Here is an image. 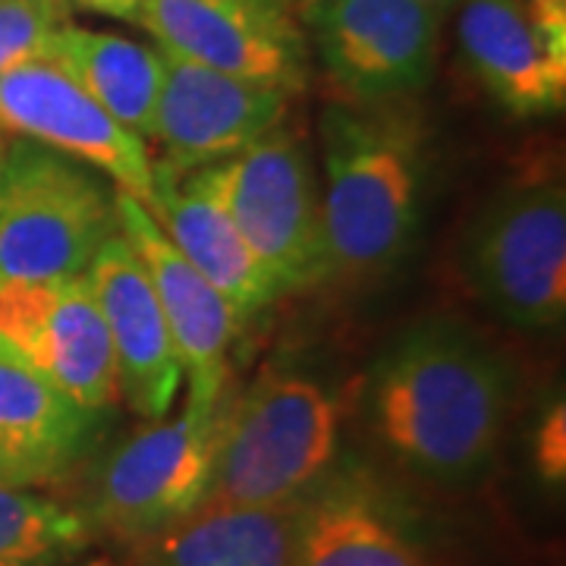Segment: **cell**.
<instances>
[{
  "instance_id": "cell-28",
  "label": "cell",
  "mask_w": 566,
  "mask_h": 566,
  "mask_svg": "<svg viewBox=\"0 0 566 566\" xmlns=\"http://www.w3.org/2000/svg\"><path fill=\"white\" fill-rule=\"evenodd\" d=\"M422 3H428V7H431V10H438V13H447V10L460 7L463 0H422Z\"/></svg>"
},
{
  "instance_id": "cell-21",
  "label": "cell",
  "mask_w": 566,
  "mask_h": 566,
  "mask_svg": "<svg viewBox=\"0 0 566 566\" xmlns=\"http://www.w3.org/2000/svg\"><path fill=\"white\" fill-rule=\"evenodd\" d=\"M95 542L85 510L32 488L0 485V566H54L82 557Z\"/></svg>"
},
{
  "instance_id": "cell-2",
  "label": "cell",
  "mask_w": 566,
  "mask_h": 566,
  "mask_svg": "<svg viewBox=\"0 0 566 566\" xmlns=\"http://www.w3.org/2000/svg\"><path fill=\"white\" fill-rule=\"evenodd\" d=\"M327 274L381 277L409 252L422 218L424 133L394 104L334 102L318 117Z\"/></svg>"
},
{
  "instance_id": "cell-5",
  "label": "cell",
  "mask_w": 566,
  "mask_h": 566,
  "mask_svg": "<svg viewBox=\"0 0 566 566\" xmlns=\"http://www.w3.org/2000/svg\"><path fill=\"white\" fill-rule=\"evenodd\" d=\"M205 174L281 293L327 277L315 161L293 123L283 120L233 158L208 164Z\"/></svg>"
},
{
  "instance_id": "cell-24",
  "label": "cell",
  "mask_w": 566,
  "mask_h": 566,
  "mask_svg": "<svg viewBox=\"0 0 566 566\" xmlns=\"http://www.w3.org/2000/svg\"><path fill=\"white\" fill-rule=\"evenodd\" d=\"M51 482V475L35 465L32 460H25L20 453H13L10 447L0 444V485L10 488H35Z\"/></svg>"
},
{
  "instance_id": "cell-3",
  "label": "cell",
  "mask_w": 566,
  "mask_h": 566,
  "mask_svg": "<svg viewBox=\"0 0 566 566\" xmlns=\"http://www.w3.org/2000/svg\"><path fill=\"white\" fill-rule=\"evenodd\" d=\"M344 406L334 390L290 365H268L230 397L221 453L205 504H300L337 463Z\"/></svg>"
},
{
  "instance_id": "cell-29",
  "label": "cell",
  "mask_w": 566,
  "mask_h": 566,
  "mask_svg": "<svg viewBox=\"0 0 566 566\" xmlns=\"http://www.w3.org/2000/svg\"><path fill=\"white\" fill-rule=\"evenodd\" d=\"M54 566H107V564H76V560H66V564H54Z\"/></svg>"
},
{
  "instance_id": "cell-9",
  "label": "cell",
  "mask_w": 566,
  "mask_h": 566,
  "mask_svg": "<svg viewBox=\"0 0 566 566\" xmlns=\"http://www.w3.org/2000/svg\"><path fill=\"white\" fill-rule=\"evenodd\" d=\"M139 29L182 61L300 95L308 39L283 0H145Z\"/></svg>"
},
{
  "instance_id": "cell-17",
  "label": "cell",
  "mask_w": 566,
  "mask_h": 566,
  "mask_svg": "<svg viewBox=\"0 0 566 566\" xmlns=\"http://www.w3.org/2000/svg\"><path fill=\"white\" fill-rule=\"evenodd\" d=\"M293 566H428L371 479L327 472L296 504Z\"/></svg>"
},
{
  "instance_id": "cell-19",
  "label": "cell",
  "mask_w": 566,
  "mask_h": 566,
  "mask_svg": "<svg viewBox=\"0 0 566 566\" xmlns=\"http://www.w3.org/2000/svg\"><path fill=\"white\" fill-rule=\"evenodd\" d=\"M44 61L57 63L92 102L102 104L139 139L148 136L164 82V54L158 44L70 20L51 39Z\"/></svg>"
},
{
  "instance_id": "cell-13",
  "label": "cell",
  "mask_w": 566,
  "mask_h": 566,
  "mask_svg": "<svg viewBox=\"0 0 566 566\" xmlns=\"http://www.w3.org/2000/svg\"><path fill=\"white\" fill-rule=\"evenodd\" d=\"M114 214L117 233L136 252L155 286L180 356L182 381L189 387L186 403L205 409L218 406L227 397V349L243 322L221 293L182 259L180 249L167 240L161 223L151 218V211L139 199L114 189Z\"/></svg>"
},
{
  "instance_id": "cell-15",
  "label": "cell",
  "mask_w": 566,
  "mask_h": 566,
  "mask_svg": "<svg viewBox=\"0 0 566 566\" xmlns=\"http://www.w3.org/2000/svg\"><path fill=\"white\" fill-rule=\"evenodd\" d=\"M148 211L182 259L230 303L240 322L259 315L281 296V286L245 245L205 167L170 174L155 164V199Z\"/></svg>"
},
{
  "instance_id": "cell-16",
  "label": "cell",
  "mask_w": 566,
  "mask_h": 566,
  "mask_svg": "<svg viewBox=\"0 0 566 566\" xmlns=\"http://www.w3.org/2000/svg\"><path fill=\"white\" fill-rule=\"evenodd\" d=\"M457 39L475 80L516 117L557 114L566 104V48L554 44L520 0H463Z\"/></svg>"
},
{
  "instance_id": "cell-14",
  "label": "cell",
  "mask_w": 566,
  "mask_h": 566,
  "mask_svg": "<svg viewBox=\"0 0 566 566\" xmlns=\"http://www.w3.org/2000/svg\"><path fill=\"white\" fill-rule=\"evenodd\" d=\"M85 274L114 349L120 397L148 422L167 419L180 397L182 365L145 268L120 233H114Z\"/></svg>"
},
{
  "instance_id": "cell-10",
  "label": "cell",
  "mask_w": 566,
  "mask_h": 566,
  "mask_svg": "<svg viewBox=\"0 0 566 566\" xmlns=\"http://www.w3.org/2000/svg\"><path fill=\"white\" fill-rule=\"evenodd\" d=\"M0 133L85 164L151 208L155 161L145 139L92 102L57 63L41 57L0 73Z\"/></svg>"
},
{
  "instance_id": "cell-6",
  "label": "cell",
  "mask_w": 566,
  "mask_h": 566,
  "mask_svg": "<svg viewBox=\"0 0 566 566\" xmlns=\"http://www.w3.org/2000/svg\"><path fill=\"white\" fill-rule=\"evenodd\" d=\"M227 403H186L177 419L148 422L111 450L92 491V526L145 542L196 513L214 482Z\"/></svg>"
},
{
  "instance_id": "cell-7",
  "label": "cell",
  "mask_w": 566,
  "mask_h": 566,
  "mask_svg": "<svg viewBox=\"0 0 566 566\" xmlns=\"http://www.w3.org/2000/svg\"><path fill=\"white\" fill-rule=\"evenodd\" d=\"M465 277L485 305L520 331H551L566 315V192L520 182L475 218L463 249Z\"/></svg>"
},
{
  "instance_id": "cell-1",
  "label": "cell",
  "mask_w": 566,
  "mask_h": 566,
  "mask_svg": "<svg viewBox=\"0 0 566 566\" xmlns=\"http://www.w3.org/2000/svg\"><path fill=\"white\" fill-rule=\"evenodd\" d=\"M513 403L506 359L457 322H422L375 359L365 422L406 472L465 485L485 472Z\"/></svg>"
},
{
  "instance_id": "cell-18",
  "label": "cell",
  "mask_w": 566,
  "mask_h": 566,
  "mask_svg": "<svg viewBox=\"0 0 566 566\" xmlns=\"http://www.w3.org/2000/svg\"><path fill=\"white\" fill-rule=\"evenodd\" d=\"M296 504H202L139 542L142 566H293Z\"/></svg>"
},
{
  "instance_id": "cell-8",
  "label": "cell",
  "mask_w": 566,
  "mask_h": 566,
  "mask_svg": "<svg viewBox=\"0 0 566 566\" xmlns=\"http://www.w3.org/2000/svg\"><path fill=\"white\" fill-rule=\"evenodd\" d=\"M441 22L444 13L422 0H327L303 29L349 102L394 104L434 80Z\"/></svg>"
},
{
  "instance_id": "cell-30",
  "label": "cell",
  "mask_w": 566,
  "mask_h": 566,
  "mask_svg": "<svg viewBox=\"0 0 566 566\" xmlns=\"http://www.w3.org/2000/svg\"><path fill=\"white\" fill-rule=\"evenodd\" d=\"M0 151H3V148H0Z\"/></svg>"
},
{
  "instance_id": "cell-23",
  "label": "cell",
  "mask_w": 566,
  "mask_h": 566,
  "mask_svg": "<svg viewBox=\"0 0 566 566\" xmlns=\"http://www.w3.org/2000/svg\"><path fill=\"white\" fill-rule=\"evenodd\" d=\"M535 463L547 482H564L566 475V419L564 403H557L545 416L538 428V444H535Z\"/></svg>"
},
{
  "instance_id": "cell-11",
  "label": "cell",
  "mask_w": 566,
  "mask_h": 566,
  "mask_svg": "<svg viewBox=\"0 0 566 566\" xmlns=\"http://www.w3.org/2000/svg\"><path fill=\"white\" fill-rule=\"evenodd\" d=\"M0 337L82 409L102 416L120 400L114 349L85 271L0 283Z\"/></svg>"
},
{
  "instance_id": "cell-20",
  "label": "cell",
  "mask_w": 566,
  "mask_h": 566,
  "mask_svg": "<svg viewBox=\"0 0 566 566\" xmlns=\"http://www.w3.org/2000/svg\"><path fill=\"white\" fill-rule=\"evenodd\" d=\"M98 416L70 400L0 337V444L57 479L80 460Z\"/></svg>"
},
{
  "instance_id": "cell-25",
  "label": "cell",
  "mask_w": 566,
  "mask_h": 566,
  "mask_svg": "<svg viewBox=\"0 0 566 566\" xmlns=\"http://www.w3.org/2000/svg\"><path fill=\"white\" fill-rule=\"evenodd\" d=\"M520 3L547 39L566 48V0H520Z\"/></svg>"
},
{
  "instance_id": "cell-27",
  "label": "cell",
  "mask_w": 566,
  "mask_h": 566,
  "mask_svg": "<svg viewBox=\"0 0 566 566\" xmlns=\"http://www.w3.org/2000/svg\"><path fill=\"white\" fill-rule=\"evenodd\" d=\"M283 3H286V10H290L296 20L305 22L312 13H315V10H322L327 0H283Z\"/></svg>"
},
{
  "instance_id": "cell-4",
  "label": "cell",
  "mask_w": 566,
  "mask_h": 566,
  "mask_svg": "<svg viewBox=\"0 0 566 566\" xmlns=\"http://www.w3.org/2000/svg\"><path fill=\"white\" fill-rule=\"evenodd\" d=\"M114 233L102 174L35 142L0 151V283L82 274Z\"/></svg>"
},
{
  "instance_id": "cell-26",
  "label": "cell",
  "mask_w": 566,
  "mask_h": 566,
  "mask_svg": "<svg viewBox=\"0 0 566 566\" xmlns=\"http://www.w3.org/2000/svg\"><path fill=\"white\" fill-rule=\"evenodd\" d=\"M63 3L70 10H82V13H92V17L129 22V25H136L139 10L145 7V0H63Z\"/></svg>"
},
{
  "instance_id": "cell-22",
  "label": "cell",
  "mask_w": 566,
  "mask_h": 566,
  "mask_svg": "<svg viewBox=\"0 0 566 566\" xmlns=\"http://www.w3.org/2000/svg\"><path fill=\"white\" fill-rule=\"evenodd\" d=\"M70 13L63 0H0V73L41 61Z\"/></svg>"
},
{
  "instance_id": "cell-12",
  "label": "cell",
  "mask_w": 566,
  "mask_h": 566,
  "mask_svg": "<svg viewBox=\"0 0 566 566\" xmlns=\"http://www.w3.org/2000/svg\"><path fill=\"white\" fill-rule=\"evenodd\" d=\"M161 54V95L145 139L158 148L151 161L170 174L227 161L290 117L296 95L277 85L237 80L177 54Z\"/></svg>"
}]
</instances>
